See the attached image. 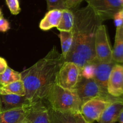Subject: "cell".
I'll return each instance as SVG.
<instances>
[{
  "mask_svg": "<svg viewBox=\"0 0 123 123\" xmlns=\"http://www.w3.org/2000/svg\"><path fill=\"white\" fill-rule=\"evenodd\" d=\"M112 58L116 63H123V26L117 28Z\"/></svg>",
  "mask_w": 123,
  "mask_h": 123,
  "instance_id": "obj_16",
  "label": "cell"
},
{
  "mask_svg": "<svg viewBox=\"0 0 123 123\" xmlns=\"http://www.w3.org/2000/svg\"><path fill=\"white\" fill-rule=\"evenodd\" d=\"M118 121H119L120 123H123V110L121 112L120 115H119L118 120Z\"/></svg>",
  "mask_w": 123,
  "mask_h": 123,
  "instance_id": "obj_30",
  "label": "cell"
},
{
  "mask_svg": "<svg viewBox=\"0 0 123 123\" xmlns=\"http://www.w3.org/2000/svg\"><path fill=\"white\" fill-rule=\"evenodd\" d=\"M111 103L100 98H93L83 103L80 113L85 120L89 123L98 121L106 108Z\"/></svg>",
  "mask_w": 123,
  "mask_h": 123,
  "instance_id": "obj_8",
  "label": "cell"
},
{
  "mask_svg": "<svg viewBox=\"0 0 123 123\" xmlns=\"http://www.w3.org/2000/svg\"><path fill=\"white\" fill-rule=\"evenodd\" d=\"M0 94H16L25 96V89L22 80L13 82L0 87Z\"/></svg>",
  "mask_w": 123,
  "mask_h": 123,
  "instance_id": "obj_18",
  "label": "cell"
},
{
  "mask_svg": "<svg viewBox=\"0 0 123 123\" xmlns=\"http://www.w3.org/2000/svg\"><path fill=\"white\" fill-rule=\"evenodd\" d=\"M48 109L49 113V123H76L75 114L58 111L49 107Z\"/></svg>",
  "mask_w": 123,
  "mask_h": 123,
  "instance_id": "obj_17",
  "label": "cell"
},
{
  "mask_svg": "<svg viewBox=\"0 0 123 123\" xmlns=\"http://www.w3.org/2000/svg\"><path fill=\"white\" fill-rule=\"evenodd\" d=\"M96 71L94 79L104 90L108 91V84L109 76L113 67L116 64L115 62L105 63L95 61Z\"/></svg>",
  "mask_w": 123,
  "mask_h": 123,
  "instance_id": "obj_12",
  "label": "cell"
},
{
  "mask_svg": "<svg viewBox=\"0 0 123 123\" xmlns=\"http://www.w3.org/2000/svg\"><path fill=\"white\" fill-rule=\"evenodd\" d=\"M6 2L12 14L17 15L20 13L21 8L19 5V0H6Z\"/></svg>",
  "mask_w": 123,
  "mask_h": 123,
  "instance_id": "obj_24",
  "label": "cell"
},
{
  "mask_svg": "<svg viewBox=\"0 0 123 123\" xmlns=\"http://www.w3.org/2000/svg\"><path fill=\"white\" fill-rule=\"evenodd\" d=\"M46 2L48 11L52 10H64L67 9L66 0H46Z\"/></svg>",
  "mask_w": 123,
  "mask_h": 123,
  "instance_id": "obj_23",
  "label": "cell"
},
{
  "mask_svg": "<svg viewBox=\"0 0 123 123\" xmlns=\"http://www.w3.org/2000/svg\"><path fill=\"white\" fill-rule=\"evenodd\" d=\"M1 112V106H0V113Z\"/></svg>",
  "mask_w": 123,
  "mask_h": 123,
  "instance_id": "obj_34",
  "label": "cell"
},
{
  "mask_svg": "<svg viewBox=\"0 0 123 123\" xmlns=\"http://www.w3.org/2000/svg\"><path fill=\"white\" fill-rule=\"evenodd\" d=\"M10 26L8 20L5 19L4 17L0 18V31L5 32L10 30Z\"/></svg>",
  "mask_w": 123,
  "mask_h": 123,
  "instance_id": "obj_27",
  "label": "cell"
},
{
  "mask_svg": "<svg viewBox=\"0 0 123 123\" xmlns=\"http://www.w3.org/2000/svg\"><path fill=\"white\" fill-rule=\"evenodd\" d=\"M74 90L76 91L81 100L82 105L93 98H100L111 103L114 102L123 103V98L114 97L109 94L108 91L100 86L94 78L87 79L81 76Z\"/></svg>",
  "mask_w": 123,
  "mask_h": 123,
  "instance_id": "obj_4",
  "label": "cell"
},
{
  "mask_svg": "<svg viewBox=\"0 0 123 123\" xmlns=\"http://www.w3.org/2000/svg\"><path fill=\"white\" fill-rule=\"evenodd\" d=\"M108 92L114 97L123 98V66L116 63L113 67L108 84Z\"/></svg>",
  "mask_w": 123,
  "mask_h": 123,
  "instance_id": "obj_9",
  "label": "cell"
},
{
  "mask_svg": "<svg viewBox=\"0 0 123 123\" xmlns=\"http://www.w3.org/2000/svg\"><path fill=\"white\" fill-rule=\"evenodd\" d=\"M64 60L55 47L44 58L24 70L21 80L25 89V97L32 103L45 99Z\"/></svg>",
  "mask_w": 123,
  "mask_h": 123,
  "instance_id": "obj_2",
  "label": "cell"
},
{
  "mask_svg": "<svg viewBox=\"0 0 123 123\" xmlns=\"http://www.w3.org/2000/svg\"></svg>",
  "mask_w": 123,
  "mask_h": 123,
  "instance_id": "obj_36",
  "label": "cell"
},
{
  "mask_svg": "<svg viewBox=\"0 0 123 123\" xmlns=\"http://www.w3.org/2000/svg\"><path fill=\"white\" fill-rule=\"evenodd\" d=\"M103 21L112 19L123 8V0H85Z\"/></svg>",
  "mask_w": 123,
  "mask_h": 123,
  "instance_id": "obj_7",
  "label": "cell"
},
{
  "mask_svg": "<svg viewBox=\"0 0 123 123\" xmlns=\"http://www.w3.org/2000/svg\"><path fill=\"white\" fill-rule=\"evenodd\" d=\"M113 19H114V23L117 28L122 27L123 26V18L121 10L115 13Z\"/></svg>",
  "mask_w": 123,
  "mask_h": 123,
  "instance_id": "obj_25",
  "label": "cell"
},
{
  "mask_svg": "<svg viewBox=\"0 0 123 123\" xmlns=\"http://www.w3.org/2000/svg\"><path fill=\"white\" fill-rule=\"evenodd\" d=\"M8 67V66L7 65V62L6 61V60L0 56V74L4 73V72L6 70V68Z\"/></svg>",
  "mask_w": 123,
  "mask_h": 123,
  "instance_id": "obj_28",
  "label": "cell"
},
{
  "mask_svg": "<svg viewBox=\"0 0 123 123\" xmlns=\"http://www.w3.org/2000/svg\"><path fill=\"white\" fill-rule=\"evenodd\" d=\"M62 10H52L46 13L40 23V28L43 31H48L53 28H57L62 18Z\"/></svg>",
  "mask_w": 123,
  "mask_h": 123,
  "instance_id": "obj_15",
  "label": "cell"
},
{
  "mask_svg": "<svg viewBox=\"0 0 123 123\" xmlns=\"http://www.w3.org/2000/svg\"><path fill=\"white\" fill-rule=\"evenodd\" d=\"M20 123H31V120L28 117L26 116V117Z\"/></svg>",
  "mask_w": 123,
  "mask_h": 123,
  "instance_id": "obj_31",
  "label": "cell"
},
{
  "mask_svg": "<svg viewBox=\"0 0 123 123\" xmlns=\"http://www.w3.org/2000/svg\"><path fill=\"white\" fill-rule=\"evenodd\" d=\"M73 12V44L64 61L73 62L81 70L86 64L96 61L95 38L103 21L88 5Z\"/></svg>",
  "mask_w": 123,
  "mask_h": 123,
  "instance_id": "obj_1",
  "label": "cell"
},
{
  "mask_svg": "<svg viewBox=\"0 0 123 123\" xmlns=\"http://www.w3.org/2000/svg\"><path fill=\"white\" fill-rule=\"evenodd\" d=\"M80 78L79 67L73 62L64 61L58 72L56 83L65 88L74 89Z\"/></svg>",
  "mask_w": 123,
  "mask_h": 123,
  "instance_id": "obj_6",
  "label": "cell"
},
{
  "mask_svg": "<svg viewBox=\"0 0 123 123\" xmlns=\"http://www.w3.org/2000/svg\"><path fill=\"white\" fill-rule=\"evenodd\" d=\"M123 110V102L111 103L102 113L98 123H115L118 120L119 115Z\"/></svg>",
  "mask_w": 123,
  "mask_h": 123,
  "instance_id": "obj_14",
  "label": "cell"
},
{
  "mask_svg": "<svg viewBox=\"0 0 123 123\" xmlns=\"http://www.w3.org/2000/svg\"><path fill=\"white\" fill-rule=\"evenodd\" d=\"M1 85H0V87H1Z\"/></svg>",
  "mask_w": 123,
  "mask_h": 123,
  "instance_id": "obj_35",
  "label": "cell"
},
{
  "mask_svg": "<svg viewBox=\"0 0 123 123\" xmlns=\"http://www.w3.org/2000/svg\"><path fill=\"white\" fill-rule=\"evenodd\" d=\"M84 0H66V6L67 9L73 11Z\"/></svg>",
  "mask_w": 123,
  "mask_h": 123,
  "instance_id": "obj_26",
  "label": "cell"
},
{
  "mask_svg": "<svg viewBox=\"0 0 123 123\" xmlns=\"http://www.w3.org/2000/svg\"><path fill=\"white\" fill-rule=\"evenodd\" d=\"M27 116L31 119V123H49V109L43 101L32 103Z\"/></svg>",
  "mask_w": 123,
  "mask_h": 123,
  "instance_id": "obj_11",
  "label": "cell"
},
{
  "mask_svg": "<svg viewBox=\"0 0 123 123\" xmlns=\"http://www.w3.org/2000/svg\"><path fill=\"white\" fill-rule=\"evenodd\" d=\"M96 67L94 62L87 63L80 70L81 76L85 79H93L95 75Z\"/></svg>",
  "mask_w": 123,
  "mask_h": 123,
  "instance_id": "obj_22",
  "label": "cell"
},
{
  "mask_svg": "<svg viewBox=\"0 0 123 123\" xmlns=\"http://www.w3.org/2000/svg\"><path fill=\"white\" fill-rule=\"evenodd\" d=\"M21 80L20 73L14 70L9 67L6 68V70L0 74V85L1 86L8 85L13 82Z\"/></svg>",
  "mask_w": 123,
  "mask_h": 123,
  "instance_id": "obj_21",
  "label": "cell"
},
{
  "mask_svg": "<svg viewBox=\"0 0 123 123\" xmlns=\"http://www.w3.org/2000/svg\"><path fill=\"white\" fill-rule=\"evenodd\" d=\"M121 12H122V15H123V9L121 10Z\"/></svg>",
  "mask_w": 123,
  "mask_h": 123,
  "instance_id": "obj_33",
  "label": "cell"
},
{
  "mask_svg": "<svg viewBox=\"0 0 123 123\" xmlns=\"http://www.w3.org/2000/svg\"><path fill=\"white\" fill-rule=\"evenodd\" d=\"M32 105L25 96L16 94H0L1 111L26 108Z\"/></svg>",
  "mask_w": 123,
  "mask_h": 123,
  "instance_id": "obj_10",
  "label": "cell"
},
{
  "mask_svg": "<svg viewBox=\"0 0 123 123\" xmlns=\"http://www.w3.org/2000/svg\"><path fill=\"white\" fill-rule=\"evenodd\" d=\"M59 37L61 41V46L62 50V53L61 54L65 61V59L70 50L73 44V32L72 31H60Z\"/></svg>",
  "mask_w": 123,
  "mask_h": 123,
  "instance_id": "obj_20",
  "label": "cell"
},
{
  "mask_svg": "<svg viewBox=\"0 0 123 123\" xmlns=\"http://www.w3.org/2000/svg\"><path fill=\"white\" fill-rule=\"evenodd\" d=\"M31 106L1 112L0 123H20L26 117Z\"/></svg>",
  "mask_w": 123,
  "mask_h": 123,
  "instance_id": "obj_13",
  "label": "cell"
},
{
  "mask_svg": "<svg viewBox=\"0 0 123 123\" xmlns=\"http://www.w3.org/2000/svg\"><path fill=\"white\" fill-rule=\"evenodd\" d=\"M49 108L73 114L80 112L82 102L74 89L62 87L56 82L50 88L45 98Z\"/></svg>",
  "mask_w": 123,
  "mask_h": 123,
  "instance_id": "obj_3",
  "label": "cell"
},
{
  "mask_svg": "<svg viewBox=\"0 0 123 123\" xmlns=\"http://www.w3.org/2000/svg\"><path fill=\"white\" fill-rule=\"evenodd\" d=\"M94 48L96 61L105 63L114 62L106 27L103 24L98 28L96 32Z\"/></svg>",
  "mask_w": 123,
  "mask_h": 123,
  "instance_id": "obj_5",
  "label": "cell"
},
{
  "mask_svg": "<svg viewBox=\"0 0 123 123\" xmlns=\"http://www.w3.org/2000/svg\"><path fill=\"white\" fill-rule=\"evenodd\" d=\"M2 17H3V14H2V10H1V8H0V18H1Z\"/></svg>",
  "mask_w": 123,
  "mask_h": 123,
  "instance_id": "obj_32",
  "label": "cell"
},
{
  "mask_svg": "<svg viewBox=\"0 0 123 123\" xmlns=\"http://www.w3.org/2000/svg\"><path fill=\"white\" fill-rule=\"evenodd\" d=\"M74 25V14L72 10L66 9L62 10V18L57 29L60 31H72Z\"/></svg>",
  "mask_w": 123,
  "mask_h": 123,
  "instance_id": "obj_19",
  "label": "cell"
},
{
  "mask_svg": "<svg viewBox=\"0 0 123 123\" xmlns=\"http://www.w3.org/2000/svg\"><path fill=\"white\" fill-rule=\"evenodd\" d=\"M75 118H76V123H88L82 115L81 114L80 112H78L76 113L75 114Z\"/></svg>",
  "mask_w": 123,
  "mask_h": 123,
  "instance_id": "obj_29",
  "label": "cell"
}]
</instances>
